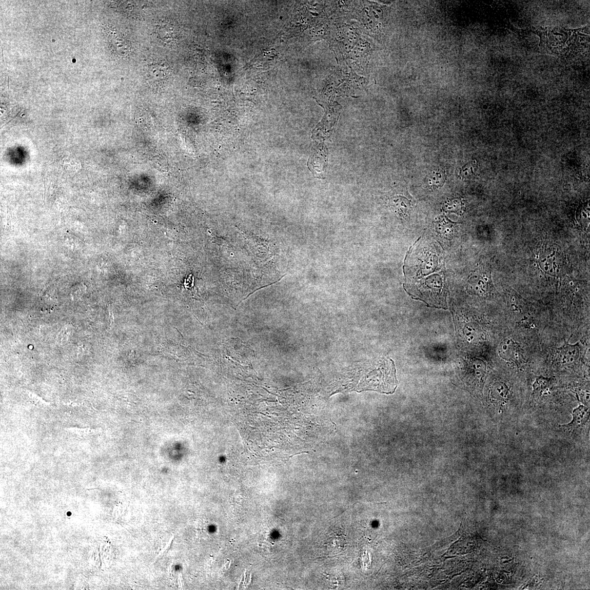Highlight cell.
I'll return each instance as SVG.
<instances>
[{"mask_svg": "<svg viewBox=\"0 0 590 590\" xmlns=\"http://www.w3.org/2000/svg\"><path fill=\"white\" fill-rule=\"evenodd\" d=\"M454 224L445 217H440L436 223L437 232L443 238L451 239L454 232Z\"/></svg>", "mask_w": 590, "mask_h": 590, "instance_id": "cell-7", "label": "cell"}, {"mask_svg": "<svg viewBox=\"0 0 590 590\" xmlns=\"http://www.w3.org/2000/svg\"><path fill=\"white\" fill-rule=\"evenodd\" d=\"M500 357L508 361H517L519 357V350L518 345L512 340L504 339L500 344L499 348Z\"/></svg>", "mask_w": 590, "mask_h": 590, "instance_id": "cell-5", "label": "cell"}, {"mask_svg": "<svg viewBox=\"0 0 590 590\" xmlns=\"http://www.w3.org/2000/svg\"><path fill=\"white\" fill-rule=\"evenodd\" d=\"M564 262V259L560 252L551 250L545 252L542 255L539 264L545 272L555 276L562 273Z\"/></svg>", "mask_w": 590, "mask_h": 590, "instance_id": "cell-1", "label": "cell"}, {"mask_svg": "<svg viewBox=\"0 0 590 590\" xmlns=\"http://www.w3.org/2000/svg\"><path fill=\"white\" fill-rule=\"evenodd\" d=\"M580 353L578 345H566L561 350L559 360L562 364H575L579 358Z\"/></svg>", "mask_w": 590, "mask_h": 590, "instance_id": "cell-6", "label": "cell"}, {"mask_svg": "<svg viewBox=\"0 0 590 590\" xmlns=\"http://www.w3.org/2000/svg\"><path fill=\"white\" fill-rule=\"evenodd\" d=\"M572 415L573 419L571 422L562 425V427L569 430H575L585 424L589 418V411L588 408L580 405L573 410Z\"/></svg>", "mask_w": 590, "mask_h": 590, "instance_id": "cell-4", "label": "cell"}, {"mask_svg": "<svg viewBox=\"0 0 590 590\" xmlns=\"http://www.w3.org/2000/svg\"><path fill=\"white\" fill-rule=\"evenodd\" d=\"M513 560V559H512V560H508V561H504V562H503V563H508V562H510V561H512Z\"/></svg>", "mask_w": 590, "mask_h": 590, "instance_id": "cell-12", "label": "cell"}, {"mask_svg": "<svg viewBox=\"0 0 590 590\" xmlns=\"http://www.w3.org/2000/svg\"><path fill=\"white\" fill-rule=\"evenodd\" d=\"M111 45L116 54L123 56L129 54L131 50L129 41L122 36L115 37L112 39Z\"/></svg>", "mask_w": 590, "mask_h": 590, "instance_id": "cell-8", "label": "cell"}, {"mask_svg": "<svg viewBox=\"0 0 590 590\" xmlns=\"http://www.w3.org/2000/svg\"><path fill=\"white\" fill-rule=\"evenodd\" d=\"M488 278L485 275L477 274L472 277L470 284L472 290L479 294H483L488 288Z\"/></svg>", "mask_w": 590, "mask_h": 590, "instance_id": "cell-9", "label": "cell"}, {"mask_svg": "<svg viewBox=\"0 0 590 590\" xmlns=\"http://www.w3.org/2000/svg\"><path fill=\"white\" fill-rule=\"evenodd\" d=\"M171 69L169 65L164 62H156L150 64L147 71L148 81L154 84H161L169 78Z\"/></svg>", "mask_w": 590, "mask_h": 590, "instance_id": "cell-2", "label": "cell"}, {"mask_svg": "<svg viewBox=\"0 0 590 590\" xmlns=\"http://www.w3.org/2000/svg\"><path fill=\"white\" fill-rule=\"evenodd\" d=\"M156 33L160 40L168 45L174 44L179 39V28L170 21L160 23L157 27Z\"/></svg>", "mask_w": 590, "mask_h": 590, "instance_id": "cell-3", "label": "cell"}, {"mask_svg": "<svg viewBox=\"0 0 590 590\" xmlns=\"http://www.w3.org/2000/svg\"><path fill=\"white\" fill-rule=\"evenodd\" d=\"M550 383V379L543 377H538L536 382L533 385L534 392L533 395L536 396L545 390L549 387Z\"/></svg>", "mask_w": 590, "mask_h": 590, "instance_id": "cell-10", "label": "cell"}, {"mask_svg": "<svg viewBox=\"0 0 590 590\" xmlns=\"http://www.w3.org/2000/svg\"><path fill=\"white\" fill-rule=\"evenodd\" d=\"M477 170V166L474 163H469L462 168L460 172L461 176L464 179H469L474 176Z\"/></svg>", "mask_w": 590, "mask_h": 590, "instance_id": "cell-11", "label": "cell"}]
</instances>
